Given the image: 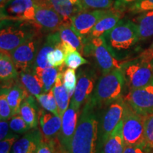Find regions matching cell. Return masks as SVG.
I'll list each match as a JSON object with an SVG mask.
<instances>
[{"instance_id":"cell-1","label":"cell","mask_w":153,"mask_h":153,"mask_svg":"<svg viewBox=\"0 0 153 153\" xmlns=\"http://www.w3.org/2000/svg\"><path fill=\"white\" fill-rule=\"evenodd\" d=\"M98 110L89 99L80 112L70 153H97L99 118Z\"/></svg>"},{"instance_id":"cell-2","label":"cell","mask_w":153,"mask_h":153,"mask_svg":"<svg viewBox=\"0 0 153 153\" xmlns=\"http://www.w3.org/2000/svg\"><path fill=\"white\" fill-rule=\"evenodd\" d=\"M126 82L121 69H115L104 74L97 81L90 100L97 109H101L123 97Z\"/></svg>"},{"instance_id":"cell-3","label":"cell","mask_w":153,"mask_h":153,"mask_svg":"<svg viewBox=\"0 0 153 153\" xmlns=\"http://www.w3.org/2000/svg\"><path fill=\"white\" fill-rule=\"evenodd\" d=\"M104 36L106 43L116 56L118 53L132 48L140 41L137 24L130 20H120Z\"/></svg>"},{"instance_id":"cell-4","label":"cell","mask_w":153,"mask_h":153,"mask_svg":"<svg viewBox=\"0 0 153 153\" xmlns=\"http://www.w3.org/2000/svg\"><path fill=\"white\" fill-rule=\"evenodd\" d=\"M83 54L87 57H94L102 74L115 69H121L123 62H120L108 46L104 36L85 40Z\"/></svg>"},{"instance_id":"cell-5","label":"cell","mask_w":153,"mask_h":153,"mask_svg":"<svg viewBox=\"0 0 153 153\" xmlns=\"http://www.w3.org/2000/svg\"><path fill=\"white\" fill-rule=\"evenodd\" d=\"M126 101L124 97L116 99L107 105L99 114V133L97 153H101L103 147L115 128L123 119Z\"/></svg>"},{"instance_id":"cell-6","label":"cell","mask_w":153,"mask_h":153,"mask_svg":"<svg viewBox=\"0 0 153 153\" xmlns=\"http://www.w3.org/2000/svg\"><path fill=\"white\" fill-rule=\"evenodd\" d=\"M121 70L125 78L126 86L130 90L149 85L153 81L152 62L138 57L133 60L124 62Z\"/></svg>"},{"instance_id":"cell-7","label":"cell","mask_w":153,"mask_h":153,"mask_svg":"<svg viewBox=\"0 0 153 153\" xmlns=\"http://www.w3.org/2000/svg\"><path fill=\"white\" fill-rule=\"evenodd\" d=\"M37 0H9L1 7V24L32 23L36 15Z\"/></svg>"},{"instance_id":"cell-8","label":"cell","mask_w":153,"mask_h":153,"mask_svg":"<svg viewBox=\"0 0 153 153\" xmlns=\"http://www.w3.org/2000/svg\"><path fill=\"white\" fill-rule=\"evenodd\" d=\"M145 116L139 114L126 102L123 117V136L126 145H138L145 143Z\"/></svg>"},{"instance_id":"cell-9","label":"cell","mask_w":153,"mask_h":153,"mask_svg":"<svg viewBox=\"0 0 153 153\" xmlns=\"http://www.w3.org/2000/svg\"><path fill=\"white\" fill-rule=\"evenodd\" d=\"M28 23H21L19 26L1 24L0 31V50L1 52L10 53L17 47L36 37L35 27L26 28Z\"/></svg>"},{"instance_id":"cell-10","label":"cell","mask_w":153,"mask_h":153,"mask_svg":"<svg viewBox=\"0 0 153 153\" xmlns=\"http://www.w3.org/2000/svg\"><path fill=\"white\" fill-rule=\"evenodd\" d=\"M97 80V74L94 68L86 67L79 70L76 89L70 102L76 109L80 110L82 105H85L91 98Z\"/></svg>"},{"instance_id":"cell-11","label":"cell","mask_w":153,"mask_h":153,"mask_svg":"<svg viewBox=\"0 0 153 153\" xmlns=\"http://www.w3.org/2000/svg\"><path fill=\"white\" fill-rule=\"evenodd\" d=\"M65 22L55 9L50 5L47 0H37L36 15L32 24L37 29H43L45 31H58Z\"/></svg>"},{"instance_id":"cell-12","label":"cell","mask_w":153,"mask_h":153,"mask_svg":"<svg viewBox=\"0 0 153 153\" xmlns=\"http://www.w3.org/2000/svg\"><path fill=\"white\" fill-rule=\"evenodd\" d=\"M40 49V39L34 37L25 42L10 53L19 74L33 70L36 56Z\"/></svg>"},{"instance_id":"cell-13","label":"cell","mask_w":153,"mask_h":153,"mask_svg":"<svg viewBox=\"0 0 153 153\" xmlns=\"http://www.w3.org/2000/svg\"><path fill=\"white\" fill-rule=\"evenodd\" d=\"M124 100L142 116L153 114V81L145 87L130 90Z\"/></svg>"},{"instance_id":"cell-14","label":"cell","mask_w":153,"mask_h":153,"mask_svg":"<svg viewBox=\"0 0 153 153\" xmlns=\"http://www.w3.org/2000/svg\"><path fill=\"white\" fill-rule=\"evenodd\" d=\"M113 9L114 7L109 9L82 11L70 19L72 28L85 42L95 25L103 17L109 14Z\"/></svg>"},{"instance_id":"cell-15","label":"cell","mask_w":153,"mask_h":153,"mask_svg":"<svg viewBox=\"0 0 153 153\" xmlns=\"http://www.w3.org/2000/svg\"><path fill=\"white\" fill-rule=\"evenodd\" d=\"M80 112V110L76 109L70 104L62 116V127L57 139L62 148L69 153L71 151L72 140L77 126Z\"/></svg>"},{"instance_id":"cell-16","label":"cell","mask_w":153,"mask_h":153,"mask_svg":"<svg viewBox=\"0 0 153 153\" xmlns=\"http://www.w3.org/2000/svg\"><path fill=\"white\" fill-rule=\"evenodd\" d=\"M60 36V47L66 55L70 53L77 51L83 54L85 42L72 28L71 22H66L59 30Z\"/></svg>"},{"instance_id":"cell-17","label":"cell","mask_w":153,"mask_h":153,"mask_svg":"<svg viewBox=\"0 0 153 153\" xmlns=\"http://www.w3.org/2000/svg\"><path fill=\"white\" fill-rule=\"evenodd\" d=\"M38 123L43 138L51 140L57 138L60 133L62 127V117L43 108L40 109Z\"/></svg>"},{"instance_id":"cell-18","label":"cell","mask_w":153,"mask_h":153,"mask_svg":"<svg viewBox=\"0 0 153 153\" xmlns=\"http://www.w3.org/2000/svg\"><path fill=\"white\" fill-rule=\"evenodd\" d=\"M42 139L43 135L38 128L31 129L15 142L11 153H36Z\"/></svg>"},{"instance_id":"cell-19","label":"cell","mask_w":153,"mask_h":153,"mask_svg":"<svg viewBox=\"0 0 153 153\" xmlns=\"http://www.w3.org/2000/svg\"><path fill=\"white\" fill-rule=\"evenodd\" d=\"M19 74L13 62L10 53H0V79L1 89H7L19 79Z\"/></svg>"},{"instance_id":"cell-20","label":"cell","mask_w":153,"mask_h":153,"mask_svg":"<svg viewBox=\"0 0 153 153\" xmlns=\"http://www.w3.org/2000/svg\"><path fill=\"white\" fill-rule=\"evenodd\" d=\"M50 5L65 22H70L72 17L85 11L82 0H47Z\"/></svg>"},{"instance_id":"cell-21","label":"cell","mask_w":153,"mask_h":153,"mask_svg":"<svg viewBox=\"0 0 153 153\" xmlns=\"http://www.w3.org/2000/svg\"><path fill=\"white\" fill-rule=\"evenodd\" d=\"M121 11H122L120 9L118 8V7H114L113 10L109 14L103 17L95 25L87 39L98 38L104 36V34H106L107 32L114 28L118 23L121 20L120 19L122 16Z\"/></svg>"},{"instance_id":"cell-22","label":"cell","mask_w":153,"mask_h":153,"mask_svg":"<svg viewBox=\"0 0 153 153\" xmlns=\"http://www.w3.org/2000/svg\"><path fill=\"white\" fill-rule=\"evenodd\" d=\"M60 42L61 40L59 30L49 34L45 38L43 45L40 48L39 51H38L33 68H47L51 67L47 60L48 55L57 47L60 46Z\"/></svg>"},{"instance_id":"cell-23","label":"cell","mask_w":153,"mask_h":153,"mask_svg":"<svg viewBox=\"0 0 153 153\" xmlns=\"http://www.w3.org/2000/svg\"><path fill=\"white\" fill-rule=\"evenodd\" d=\"M40 109L33 96L29 94L23 101L19 109V114L28 124L30 129L38 128Z\"/></svg>"},{"instance_id":"cell-24","label":"cell","mask_w":153,"mask_h":153,"mask_svg":"<svg viewBox=\"0 0 153 153\" xmlns=\"http://www.w3.org/2000/svg\"><path fill=\"white\" fill-rule=\"evenodd\" d=\"M19 80L27 92L36 98L44 93L43 80L33 70L19 73Z\"/></svg>"},{"instance_id":"cell-25","label":"cell","mask_w":153,"mask_h":153,"mask_svg":"<svg viewBox=\"0 0 153 153\" xmlns=\"http://www.w3.org/2000/svg\"><path fill=\"white\" fill-rule=\"evenodd\" d=\"M1 91H5L7 93V101L12 110L13 116L19 114L21 104L23 101L29 95V94L20 83L19 80L18 79V81L9 89H1Z\"/></svg>"},{"instance_id":"cell-26","label":"cell","mask_w":153,"mask_h":153,"mask_svg":"<svg viewBox=\"0 0 153 153\" xmlns=\"http://www.w3.org/2000/svg\"><path fill=\"white\" fill-rule=\"evenodd\" d=\"M122 128H123V119L113 131V133L111 134L106 142L105 143L101 153L124 152L126 145L124 143Z\"/></svg>"},{"instance_id":"cell-27","label":"cell","mask_w":153,"mask_h":153,"mask_svg":"<svg viewBox=\"0 0 153 153\" xmlns=\"http://www.w3.org/2000/svg\"><path fill=\"white\" fill-rule=\"evenodd\" d=\"M63 72H60L57 75L56 82H55L54 86L52 88V90L54 94L55 100H56L57 107H58L59 112H60V116L62 117L64 113L68 109L70 106V96H69L68 91L63 85Z\"/></svg>"},{"instance_id":"cell-28","label":"cell","mask_w":153,"mask_h":153,"mask_svg":"<svg viewBox=\"0 0 153 153\" xmlns=\"http://www.w3.org/2000/svg\"><path fill=\"white\" fill-rule=\"evenodd\" d=\"M136 21L140 40L144 41L153 36V10L142 13Z\"/></svg>"},{"instance_id":"cell-29","label":"cell","mask_w":153,"mask_h":153,"mask_svg":"<svg viewBox=\"0 0 153 153\" xmlns=\"http://www.w3.org/2000/svg\"><path fill=\"white\" fill-rule=\"evenodd\" d=\"M64 65L60 67H50L47 68H34L33 70L38 75L41 77L44 85V93L48 92L52 89L53 85L56 82L57 75L60 72L63 71Z\"/></svg>"},{"instance_id":"cell-30","label":"cell","mask_w":153,"mask_h":153,"mask_svg":"<svg viewBox=\"0 0 153 153\" xmlns=\"http://www.w3.org/2000/svg\"><path fill=\"white\" fill-rule=\"evenodd\" d=\"M38 103L41 105L43 109L46 110L56 116H60L57 107L56 100H55L54 94L52 89L47 93H43L36 97Z\"/></svg>"},{"instance_id":"cell-31","label":"cell","mask_w":153,"mask_h":153,"mask_svg":"<svg viewBox=\"0 0 153 153\" xmlns=\"http://www.w3.org/2000/svg\"><path fill=\"white\" fill-rule=\"evenodd\" d=\"M62 81L63 85L68 91L69 96H70V98H72L74 95V91L76 89V82H77L76 72L74 70L71 68H68L65 70L63 72Z\"/></svg>"},{"instance_id":"cell-32","label":"cell","mask_w":153,"mask_h":153,"mask_svg":"<svg viewBox=\"0 0 153 153\" xmlns=\"http://www.w3.org/2000/svg\"><path fill=\"white\" fill-rule=\"evenodd\" d=\"M85 11L87 9H109L114 7L115 1L113 0H82Z\"/></svg>"},{"instance_id":"cell-33","label":"cell","mask_w":153,"mask_h":153,"mask_svg":"<svg viewBox=\"0 0 153 153\" xmlns=\"http://www.w3.org/2000/svg\"><path fill=\"white\" fill-rule=\"evenodd\" d=\"M64 64L68 68L76 70L84 65L89 64V62L82 56L81 53L77 51H75L66 55Z\"/></svg>"},{"instance_id":"cell-34","label":"cell","mask_w":153,"mask_h":153,"mask_svg":"<svg viewBox=\"0 0 153 153\" xmlns=\"http://www.w3.org/2000/svg\"><path fill=\"white\" fill-rule=\"evenodd\" d=\"M9 126L11 131L16 134H25L30 130L20 114L15 115L9 120Z\"/></svg>"},{"instance_id":"cell-35","label":"cell","mask_w":153,"mask_h":153,"mask_svg":"<svg viewBox=\"0 0 153 153\" xmlns=\"http://www.w3.org/2000/svg\"><path fill=\"white\" fill-rule=\"evenodd\" d=\"M65 60V54L62 48L60 47V46L57 47L55 50L51 51L47 57V60L50 65L55 68L63 65Z\"/></svg>"},{"instance_id":"cell-36","label":"cell","mask_w":153,"mask_h":153,"mask_svg":"<svg viewBox=\"0 0 153 153\" xmlns=\"http://www.w3.org/2000/svg\"><path fill=\"white\" fill-rule=\"evenodd\" d=\"M13 117L12 110L7 101V93L1 91L0 94V119L1 120H8Z\"/></svg>"},{"instance_id":"cell-37","label":"cell","mask_w":153,"mask_h":153,"mask_svg":"<svg viewBox=\"0 0 153 153\" xmlns=\"http://www.w3.org/2000/svg\"><path fill=\"white\" fill-rule=\"evenodd\" d=\"M150 10H153V0H137L130 7V11L133 14H139Z\"/></svg>"},{"instance_id":"cell-38","label":"cell","mask_w":153,"mask_h":153,"mask_svg":"<svg viewBox=\"0 0 153 153\" xmlns=\"http://www.w3.org/2000/svg\"><path fill=\"white\" fill-rule=\"evenodd\" d=\"M145 140L146 144L153 149V114L145 116Z\"/></svg>"},{"instance_id":"cell-39","label":"cell","mask_w":153,"mask_h":153,"mask_svg":"<svg viewBox=\"0 0 153 153\" xmlns=\"http://www.w3.org/2000/svg\"><path fill=\"white\" fill-rule=\"evenodd\" d=\"M57 138L48 140L43 138V137L36 153H55V143H56Z\"/></svg>"},{"instance_id":"cell-40","label":"cell","mask_w":153,"mask_h":153,"mask_svg":"<svg viewBox=\"0 0 153 153\" xmlns=\"http://www.w3.org/2000/svg\"><path fill=\"white\" fill-rule=\"evenodd\" d=\"M123 153H153V149L146 143L138 145H126Z\"/></svg>"},{"instance_id":"cell-41","label":"cell","mask_w":153,"mask_h":153,"mask_svg":"<svg viewBox=\"0 0 153 153\" xmlns=\"http://www.w3.org/2000/svg\"><path fill=\"white\" fill-rule=\"evenodd\" d=\"M19 138L18 135H15L14 136L9 137L3 140H1L0 143V153H10L11 150L15 142Z\"/></svg>"},{"instance_id":"cell-42","label":"cell","mask_w":153,"mask_h":153,"mask_svg":"<svg viewBox=\"0 0 153 153\" xmlns=\"http://www.w3.org/2000/svg\"><path fill=\"white\" fill-rule=\"evenodd\" d=\"M16 134L14 133L9 126V123L7 120H1L0 122V140H3L9 137L14 136Z\"/></svg>"},{"instance_id":"cell-43","label":"cell","mask_w":153,"mask_h":153,"mask_svg":"<svg viewBox=\"0 0 153 153\" xmlns=\"http://www.w3.org/2000/svg\"><path fill=\"white\" fill-rule=\"evenodd\" d=\"M139 57H141L143 60L152 62L153 60V42L151 44L150 46L148 49L145 50V51H143Z\"/></svg>"},{"instance_id":"cell-44","label":"cell","mask_w":153,"mask_h":153,"mask_svg":"<svg viewBox=\"0 0 153 153\" xmlns=\"http://www.w3.org/2000/svg\"><path fill=\"white\" fill-rule=\"evenodd\" d=\"M55 153H69L68 152L65 150L64 148H62V147L61 146L60 143H59L58 139L57 138L56 143H55Z\"/></svg>"},{"instance_id":"cell-45","label":"cell","mask_w":153,"mask_h":153,"mask_svg":"<svg viewBox=\"0 0 153 153\" xmlns=\"http://www.w3.org/2000/svg\"><path fill=\"white\" fill-rule=\"evenodd\" d=\"M118 2H119L120 4H121L122 5H125V4H133L137 0H116Z\"/></svg>"},{"instance_id":"cell-46","label":"cell","mask_w":153,"mask_h":153,"mask_svg":"<svg viewBox=\"0 0 153 153\" xmlns=\"http://www.w3.org/2000/svg\"><path fill=\"white\" fill-rule=\"evenodd\" d=\"M9 0H0V3H1V6L4 5L6 3L8 2Z\"/></svg>"},{"instance_id":"cell-47","label":"cell","mask_w":153,"mask_h":153,"mask_svg":"<svg viewBox=\"0 0 153 153\" xmlns=\"http://www.w3.org/2000/svg\"><path fill=\"white\" fill-rule=\"evenodd\" d=\"M152 65H153V60L152 61Z\"/></svg>"}]
</instances>
